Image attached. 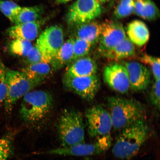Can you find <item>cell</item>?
<instances>
[{
    "instance_id": "1",
    "label": "cell",
    "mask_w": 160,
    "mask_h": 160,
    "mask_svg": "<svg viewBox=\"0 0 160 160\" xmlns=\"http://www.w3.org/2000/svg\"><path fill=\"white\" fill-rule=\"evenodd\" d=\"M148 125L142 119L121 130L114 144L112 152L117 158L131 159L138 153L149 137Z\"/></svg>"
},
{
    "instance_id": "2",
    "label": "cell",
    "mask_w": 160,
    "mask_h": 160,
    "mask_svg": "<svg viewBox=\"0 0 160 160\" xmlns=\"http://www.w3.org/2000/svg\"><path fill=\"white\" fill-rule=\"evenodd\" d=\"M107 103L112 128L116 131H121L139 120L145 119V108L137 100L110 97L107 98Z\"/></svg>"
},
{
    "instance_id": "3",
    "label": "cell",
    "mask_w": 160,
    "mask_h": 160,
    "mask_svg": "<svg viewBox=\"0 0 160 160\" xmlns=\"http://www.w3.org/2000/svg\"><path fill=\"white\" fill-rule=\"evenodd\" d=\"M53 98L47 91H31L23 97L20 115L25 122L30 125L38 123L45 119L52 107Z\"/></svg>"
},
{
    "instance_id": "4",
    "label": "cell",
    "mask_w": 160,
    "mask_h": 160,
    "mask_svg": "<svg viewBox=\"0 0 160 160\" xmlns=\"http://www.w3.org/2000/svg\"><path fill=\"white\" fill-rule=\"evenodd\" d=\"M57 125L62 147H69L84 142L85 124L82 115L79 111L72 109L64 110Z\"/></svg>"
},
{
    "instance_id": "5",
    "label": "cell",
    "mask_w": 160,
    "mask_h": 160,
    "mask_svg": "<svg viewBox=\"0 0 160 160\" xmlns=\"http://www.w3.org/2000/svg\"><path fill=\"white\" fill-rule=\"evenodd\" d=\"M7 95L4 102L8 112L11 111L17 102L36 87L22 71L7 69Z\"/></svg>"
},
{
    "instance_id": "6",
    "label": "cell",
    "mask_w": 160,
    "mask_h": 160,
    "mask_svg": "<svg viewBox=\"0 0 160 160\" xmlns=\"http://www.w3.org/2000/svg\"><path fill=\"white\" fill-rule=\"evenodd\" d=\"M102 11L99 0H77L70 6L66 21L69 25L75 27L94 21Z\"/></svg>"
},
{
    "instance_id": "7",
    "label": "cell",
    "mask_w": 160,
    "mask_h": 160,
    "mask_svg": "<svg viewBox=\"0 0 160 160\" xmlns=\"http://www.w3.org/2000/svg\"><path fill=\"white\" fill-rule=\"evenodd\" d=\"M95 139V141L92 143H86L84 142L69 147H62L50 150L46 153L77 157L95 156L105 153L111 147L112 138L110 134Z\"/></svg>"
},
{
    "instance_id": "8",
    "label": "cell",
    "mask_w": 160,
    "mask_h": 160,
    "mask_svg": "<svg viewBox=\"0 0 160 160\" xmlns=\"http://www.w3.org/2000/svg\"><path fill=\"white\" fill-rule=\"evenodd\" d=\"M85 115L90 138L96 139L110 134L112 123L109 111L101 105H97L86 110Z\"/></svg>"
},
{
    "instance_id": "9",
    "label": "cell",
    "mask_w": 160,
    "mask_h": 160,
    "mask_svg": "<svg viewBox=\"0 0 160 160\" xmlns=\"http://www.w3.org/2000/svg\"><path fill=\"white\" fill-rule=\"evenodd\" d=\"M63 83L70 91L89 101L95 98L100 87V79L97 75L83 77L65 75Z\"/></svg>"
},
{
    "instance_id": "10",
    "label": "cell",
    "mask_w": 160,
    "mask_h": 160,
    "mask_svg": "<svg viewBox=\"0 0 160 160\" xmlns=\"http://www.w3.org/2000/svg\"><path fill=\"white\" fill-rule=\"evenodd\" d=\"M64 42L63 29L55 25L47 28L42 33L35 45L51 63Z\"/></svg>"
},
{
    "instance_id": "11",
    "label": "cell",
    "mask_w": 160,
    "mask_h": 160,
    "mask_svg": "<svg viewBox=\"0 0 160 160\" xmlns=\"http://www.w3.org/2000/svg\"><path fill=\"white\" fill-rule=\"evenodd\" d=\"M127 37L122 23L115 21L106 22L102 24L98 42L99 52L103 57Z\"/></svg>"
},
{
    "instance_id": "12",
    "label": "cell",
    "mask_w": 160,
    "mask_h": 160,
    "mask_svg": "<svg viewBox=\"0 0 160 160\" xmlns=\"http://www.w3.org/2000/svg\"><path fill=\"white\" fill-rule=\"evenodd\" d=\"M103 75L105 82L118 92L126 93L131 89L128 72L122 64L115 63L106 66Z\"/></svg>"
},
{
    "instance_id": "13",
    "label": "cell",
    "mask_w": 160,
    "mask_h": 160,
    "mask_svg": "<svg viewBox=\"0 0 160 160\" xmlns=\"http://www.w3.org/2000/svg\"><path fill=\"white\" fill-rule=\"evenodd\" d=\"M123 65L128 74L131 88L136 91L147 89L151 80V72L148 68L134 61L124 62Z\"/></svg>"
},
{
    "instance_id": "14",
    "label": "cell",
    "mask_w": 160,
    "mask_h": 160,
    "mask_svg": "<svg viewBox=\"0 0 160 160\" xmlns=\"http://www.w3.org/2000/svg\"><path fill=\"white\" fill-rule=\"evenodd\" d=\"M42 24L41 20L16 25L9 28L8 33L14 39H21L31 42L37 38Z\"/></svg>"
},
{
    "instance_id": "15",
    "label": "cell",
    "mask_w": 160,
    "mask_h": 160,
    "mask_svg": "<svg viewBox=\"0 0 160 160\" xmlns=\"http://www.w3.org/2000/svg\"><path fill=\"white\" fill-rule=\"evenodd\" d=\"M98 65L92 58L85 57L75 60L68 69L65 75L71 77H83L97 75Z\"/></svg>"
},
{
    "instance_id": "16",
    "label": "cell",
    "mask_w": 160,
    "mask_h": 160,
    "mask_svg": "<svg viewBox=\"0 0 160 160\" xmlns=\"http://www.w3.org/2000/svg\"><path fill=\"white\" fill-rule=\"evenodd\" d=\"M128 38L134 45L142 47L148 41L150 33L144 22L139 20L132 21L128 24L127 29Z\"/></svg>"
},
{
    "instance_id": "17",
    "label": "cell",
    "mask_w": 160,
    "mask_h": 160,
    "mask_svg": "<svg viewBox=\"0 0 160 160\" xmlns=\"http://www.w3.org/2000/svg\"><path fill=\"white\" fill-rule=\"evenodd\" d=\"M76 38L85 40L93 45L98 42L101 35L102 24L94 21L77 26Z\"/></svg>"
},
{
    "instance_id": "18",
    "label": "cell",
    "mask_w": 160,
    "mask_h": 160,
    "mask_svg": "<svg viewBox=\"0 0 160 160\" xmlns=\"http://www.w3.org/2000/svg\"><path fill=\"white\" fill-rule=\"evenodd\" d=\"M53 71L52 68L50 64L39 63L28 65L24 68L22 72L37 86L48 78Z\"/></svg>"
},
{
    "instance_id": "19",
    "label": "cell",
    "mask_w": 160,
    "mask_h": 160,
    "mask_svg": "<svg viewBox=\"0 0 160 160\" xmlns=\"http://www.w3.org/2000/svg\"><path fill=\"white\" fill-rule=\"evenodd\" d=\"M75 39L71 38L64 42L61 48L50 65L53 70H59L68 64L71 63L73 55V45Z\"/></svg>"
},
{
    "instance_id": "20",
    "label": "cell",
    "mask_w": 160,
    "mask_h": 160,
    "mask_svg": "<svg viewBox=\"0 0 160 160\" xmlns=\"http://www.w3.org/2000/svg\"><path fill=\"white\" fill-rule=\"evenodd\" d=\"M135 54L134 45L127 37L103 57L112 61H119L133 57Z\"/></svg>"
},
{
    "instance_id": "21",
    "label": "cell",
    "mask_w": 160,
    "mask_h": 160,
    "mask_svg": "<svg viewBox=\"0 0 160 160\" xmlns=\"http://www.w3.org/2000/svg\"><path fill=\"white\" fill-rule=\"evenodd\" d=\"M43 12L44 8L42 6L22 7L16 16L14 24L18 25L39 21Z\"/></svg>"
},
{
    "instance_id": "22",
    "label": "cell",
    "mask_w": 160,
    "mask_h": 160,
    "mask_svg": "<svg viewBox=\"0 0 160 160\" xmlns=\"http://www.w3.org/2000/svg\"><path fill=\"white\" fill-rule=\"evenodd\" d=\"M33 46L31 42L21 39H14L10 43L9 49L13 54L26 57Z\"/></svg>"
},
{
    "instance_id": "23",
    "label": "cell",
    "mask_w": 160,
    "mask_h": 160,
    "mask_svg": "<svg viewBox=\"0 0 160 160\" xmlns=\"http://www.w3.org/2000/svg\"><path fill=\"white\" fill-rule=\"evenodd\" d=\"M21 8L13 1L0 0V11L13 23H14L16 15Z\"/></svg>"
},
{
    "instance_id": "24",
    "label": "cell",
    "mask_w": 160,
    "mask_h": 160,
    "mask_svg": "<svg viewBox=\"0 0 160 160\" xmlns=\"http://www.w3.org/2000/svg\"><path fill=\"white\" fill-rule=\"evenodd\" d=\"M93 45L83 39L76 38L73 45V55L71 62L80 58L86 57Z\"/></svg>"
},
{
    "instance_id": "25",
    "label": "cell",
    "mask_w": 160,
    "mask_h": 160,
    "mask_svg": "<svg viewBox=\"0 0 160 160\" xmlns=\"http://www.w3.org/2000/svg\"><path fill=\"white\" fill-rule=\"evenodd\" d=\"M134 0H121L116 7L114 15L118 19L124 18L134 13Z\"/></svg>"
},
{
    "instance_id": "26",
    "label": "cell",
    "mask_w": 160,
    "mask_h": 160,
    "mask_svg": "<svg viewBox=\"0 0 160 160\" xmlns=\"http://www.w3.org/2000/svg\"><path fill=\"white\" fill-rule=\"evenodd\" d=\"M159 16V10L155 3L152 0H144L142 18L148 21H154Z\"/></svg>"
},
{
    "instance_id": "27",
    "label": "cell",
    "mask_w": 160,
    "mask_h": 160,
    "mask_svg": "<svg viewBox=\"0 0 160 160\" xmlns=\"http://www.w3.org/2000/svg\"><path fill=\"white\" fill-rule=\"evenodd\" d=\"M142 63L149 65L152 69L155 80L160 79V62L159 58L145 54L140 58Z\"/></svg>"
},
{
    "instance_id": "28",
    "label": "cell",
    "mask_w": 160,
    "mask_h": 160,
    "mask_svg": "<svg viewBox=\"0 0 160 160\" xmlns=\"http://www.w3.org/2000/svg\"><path fill=\"white\" fill-rule=\"evenodd\" d=\"M25 57L28 65L39 63H45L50 64V61L45 57L36 45L33 46Z\"/></svg>"
},
{
    "instance_id": "29",
    "label": "cell",
    "mask_w": 160,
    "mask_h": 160,
    "mask_svg": "<svg viewBox=\"0 0 160 160\" xmlns=\"http://www.w3.org/2000/svg\"><path fill=\"white\" fill-rule=\"evenodd\" d=\"M7 69L3 62L0 59V106L4 102L7 95Z\"/></svg>"
},
{
    "instance_id": "30",
    "label": "cell",
    "mask_w": 160,
    "mask_h": 160,
    "mask_svg": "<svg viewBox=\"0 0 160 160\" xmlns=\"http://www.w3.org/2000/svg\"><path fill=\"white\" fill-rule=\"evenodd\" d=\"M12 151V143L9 137L0 139V160H7Z\"/></svg>"
},
{
    "instance_id": "31",
    "label": "cell",
    "mask_w": 160,
    "mask_h": 160,
    "mask_svg": "<svg viewBox=\"0 0 160 160\" xmlns=\"http://www.w3.org/2000/svg\"><path fill=\"white\" fill-rule=\"evenodd\" d=\"M160 79L155 80L152 86L150 98L152 105L158 110L160 109Z\"/></svg>"
},
{
    "instance_id": "32",
    "label": "cell",
    "mask_w": 160,
    "mask_h": 160,
    "mask_svg": "<svg viewBox=\"0 0 160 160\" xmlns=\"http://www.w3.org/2000/svg\"><path fill=\"white\" fill-rule=\"evenodd\" d=\"M73 0H56V3L58 5L63 4L67 3Z\"/></svg>"
},
{
    "instance_id": "33",
    "label": "cell",
    "mask_w": 160,
    "mask_h": 160,
    "mask_svg": "<svg viewBox=\"0 0 160 160\" xmlns=\"http://www.w3.org/2000/svg\"><path fill=\"white\" fill-rule=\"evenodd\" d=\"M100 2H107L110 1V0H99Z\"/></svg>"
}]
</instances>
